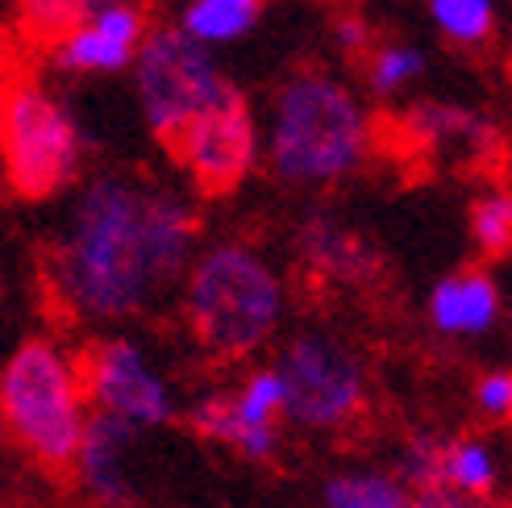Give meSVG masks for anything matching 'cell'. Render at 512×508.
<instances>
[{
    "instance_id": "obj_21",
    "label": "cell",
    "mask_w": 512,
    "mask_h": 508,
    "mask_svg": "<svg viewBox=\"0 0 512 508\" xmlns=\"http://www.w3.org/2000/svg\"><path fill=\"white\" fill-rule=\"evenodd\" d=\"M429 21L450 46H483L496 34V0H425Z\"/></svg>"
},
{
    "instance_id": "obj_6",
    "label": "cell",
    "mask_w": 512,
    "mask_h": 508,
    "mask_svg": "<svg viewBox=\"0 0 512 508\" xmlns=\"http://www.w3.org/2000/svg\"><path fill=\"white\" fill-rule=\"evenodd\" d=\"M284 388V421L313 434H342L371 404V379L363 359L334 334L304 329L288 338L271 363Z\"/></svg>"
},
{
    "instance_id": "obj_25",
    "label": "cell",
    "mask_w": 512,
    "mask_h": 508,
    "mask_svg": "<svg viewBox=\"0 0 512 508\" xmlns=\"http://www.w3.org/2000/svg\"><path fill=\"white\" fill-rule=\"evenodd\" d=\"M413 508H492V500H475L450 488H425V492H413Z\"/></svg>"
},
{
    "instance_id": "obj_11",
    "label": "cell",
    "mask_w": 512,
    "mask_h": 508,
    "mask_svg": "<svg viewBox=\"0 0 512 508\" xmlns=\"http://www.w3.org/2000/svg\"><path fill=\"white\" fill-rule=\"evenodd\" d=\"M404 138L421 146L429 159L483 163L500 155V130L488 113L454 105V100H417L400 117Z\"/></svg>"
},
{
    "instance_id": "obj_9",
    "label": "cell",
    "mask_w": 512,
    "mask_h": 508,
    "mask_svg": "<svg viewBox=\"0 0 512 508\" xmlns=\"http://www.w3.org/2000/svg\"><path fill=\"white\" fill-rule=\"evenodd\" d=\"M75 367H80L84 400L92 413L121 417L138 429H159L179 413V400L175 388L167 384V375L130 338L92 342L84 359H75Z\"/></svg>"
},
{
    "instance_id": "obj_12",
    "label": "cell",
    "mask_w": 512,
    "mask_h": 508,
    "mask_svg": "<svg viewBox=\"0 0 512 508\" xmlns=\"http://www.w3.org/2000/svg\"><path fill=\"white\" fill-rule=\"evenodd\" d=\"M296 254L313 275L342 288H363L379 275V250L350 221L329 209L304 213L296 225Z\"/></svg>"
},
{
    "instance_id": "obj_20",
    "label": "cell",
    "mask_w": 512,
    "mask_h": 508,
    "mask_svg": "<svg viewBox=\"0 0 512 508\" xmlns=\"http://www.w3.org/2000/svg\"><path fill=\"white\" fill-rule=\"evenodd\" d=\"M467 225H471V242L479 246V254L488 263H504L512 250V196L504 184H492L475 192L471 209H467Z\"/></svg>"
},
{
    "instance_id": "obj_24",
    "label": "cell",
    "mask_w": 512,
    "mask_h": 508,
    "mask_svg": "<svg viewBox=\"0 0 512 508\" xmlns=\"http://www.w3.org/2000/svg\"><path fill=\"white\" fill-rule=\"evenodd\" d=\"M334 42H338L342 55H350V59H363L367 50L375 46L371 25H367L363 17H358V13H346V17H338V21H334Z\"/></svg>"
},
{
    "instance_id": "obj_14",
    "label": "cell",
    "mask_w": 512,
    "mask_h": 508,
    "mask_svg": "<svg viewBox=\"0 0 512 508\" xmlns=\"http://www.w3.org/2000/svg\"><path fill=\"white\" fill-rule=\"evenodd\" d=\"M429 325L438 329L442 338H479L492 334L500 325L504 300H500V284L492 279L488 267H463L429 288Z\"/></svg>"
},
{
    "instance_id": "obj_2",
    "label": "cell",
    "mask_w": 512,
    "mask_h": 508,
    "mask_svg": "<svg viewBox=\"0 0 512 508\" xmlns=\"http://www.w3.org/2000/svg\"><path fill=\"white\" fill-rule=\"evenodd\" d=\"M188 338L213 363H242L271 346L288 317V279L259 246L213 242L192 254L179 279Z\"/></svg>"
},
{
    "instance_id": "obj_4",
    "label": "cell",
    "mask_w": 512,
    "mask_h": 508,
    "mask_svg": "<svg viewBox=\"0 0 512 508\" xmlns=\"http://www.w3.org/2000/svg\"><path fill=\"white\" fill-rule=\"evenodd\" d=\"M88 400L75 359L50 338H25L0 367V429L46 475H71Z\"/></svg>"
},
{
    "instance_id": "obj_18",
    "label": "cell",
    "mask_w": 512,
    "mask_h": 508,
    "mask_svg": "<svg viewBox=\"0 0 512 508\" xmlns=\"http://www.w3.org/2000/svg\"><path fill=\"white\" fill-rule=\"evenodd\" d=\"M325 508H413V488L388 471H338L321 488Z\"/></svg>"
},
{
    "instance_id": "obj_19",
    "label": "cell",
    "mask_w": 512,
    "mask_h": 508,
    "mask_svg": "<svg viewBox=\"0 0 512 508\" xmlns=\"http://www.w3.org/2000/svg\"><path fill=\"white\" fill-rule=\"evenodd\" d=\"M96 5H105V0H17V30L25 34L30 46L50 50L75 25H84Z\"/></svg>"
},
{
    "instance_id": "obj_23",
    "label": "cell",
    "mask_w": 512,
    "mask_h": 508,
    "mask_svg": "<svg viewBox=\"0 0 512 508\" xmlns=\"http://www.w3.org/2000/svg\"><path fill=\"white\" fill-rule=\"evenodd\" d=\"M475 409L496 425L512 417V375L508 371H488L475 379Z\"/></svg>"
},
{
    "instance_id": "obj_16",
    "label": "cell",
    "mask_w": 512,
    "mask_h": 508,
    "mask_svg": "<svg viewBox=\"0 0 512 508\" xmlns=\"http://www.w3.org/2000/svg\"><path fill=\"white\" fill-rule=\"evenodd\" d=\"M263 5L267 0H188L184 17H179V30L213 50V46L246 38L259 25Z\"/></svg>"
},
{
    "instance_id": "obj_15",
    "label": "cell",
    "mask_w": 512,
    "mask_h": 508,
    "mask_svg": "<svg viewBox=\"0 0 512 508\" xmlns=\"http://www.w3.org/2000/svg\"><path fill=\"white\" fill-rule=\"evenodd\" d=\"M500 484V454L483 438H438L433 446V484L475 500H492ZM425 492V488H421Z\"/></svg>"
},
{
    "instance_id": "obj_5",
    "label": "cell",
    "mask_w": 512,
    "mask_h": 508,
    "mask_svg": "<svg viewBox=\"0 0 512 508\" xmlns=\"http://www.w3.org/2000/svg\"><path fill=\"white\" fill-rule=\"evenodd\" d=\"M84 130L59 96L17 80L0 105V163L21 200H50L80 180Z\"/></svg>"
},
{
    "instance_id": "obj_26",
    "label": "cell",
    "mask_w": 512,
    "mask_h": 508,
    "mask_svg": "<svg viewBox=\"0 0 512 508\" xmlns=\"http://www.w3.org/2000/svg\"><path fill=\"white\" fill-rule=\"evenodd\" d=\"M13 84H17V75H13V63H9V50L0 46V105H5V96H9Z\"/></svg>"
},
{
    "instance_id": "obj_17",
    "label": "cell",
    "mask_w": 512,
    "mask_h": 508,
    "mask_svg": "<svg viewBox=\"0 0 512 508\" xmlns=\"http://www.w3.org/2000/svg\"><path fill=\"white\" fill-rule=\"evenodd\" d=\"M50 59L59 71H75V75H113L134 63V46H125L117 38H109L105 30H96L92 21L75 25V30L50 46Z\"/></svg>"
},
{
    "instance_id": "obj_7",
    "label": "cell",
    "mask_w": 512,
    "mask_h": 508,
    "mask_svg": "<svg viewBox=\"0 0 512 508\" xmlns=\"http://www.w3.org/2000/svg\"><path fill=\"white\" fill-rule=\"evenodd\" d=\"M134 96L142 105V121L167 155L175 150L188 121L221 92L225 75L209 46L188 38L179 25L146 30L134 50Z\"/></svg>"
},
{
    "instance_id": "obj_22",
    "label": "cell",
    "mask_w": 512,
    "mask_h": 508,
    "mask_svg": "<svg viewBox=\"0 0 512 508\" xmlns=\"http://www.w3.org/2000/svg\"><path fill=\"white\" fill-rule=\"evenodd\" d=\"M367 84L375 96H400L408 84H417L421 75L429 71V59L425 50L413 46V42H383V46H371L367 55Z\"/></svg>"
},
{
    "instance_id": "obj_13",
    "label": "cell",
    "mask_w": 512,
    "mask_h": 508,
    "mask_svg": "<svg viewBox=\"0 0 512 508\" xmlns=\"http://www.w3.org/2000/svg\"><path fill=\"white\" fill-rule=\"evenodd\" d=\"M229 450L246 463H271L284 442V388L275 367H254L238 388H229Z\"/></svg>"
},
{
    "instance_id": "obj_1",
    "label": "cell",
    "mask_w": 512,
    "mask_h": 508,
    "mask_svg": "<svg viewBox=\"0 0 512 508\" xmlns=\"http://www.w3.org/2000/svg\"><path fill=\"white\" fill-rule=\"evenodd\" d=\"M200 250V213L175 188L105 171L75 196L46 254L50 292L75 321L117 325L146 317L179 292Z\"/></svg>"
},
{
    "instance_id": "obj_3",
    "label": "cell",
    "mask_w": 512,
    "mask_h": 508,
    "mask_svg": "<svg viewBox=\"0 0 512 508\" xmlns=\"http://www.w3.org/2000/svg\"><path fill=\"white\" fill-rule=\"evenodd\" d=\"M371 117L334 71L300 67L271 96L267 163L288 188H334L367 163Z\"/></svg>"
},
{
    "instance_id": "obj_10",
    "label": "cell",
    "mask_w": 512,
    "mask_h": 508,
    "mask_svg": "<svg viewBox=\"0 0 512 508\" xmlns=\"http://www.w3.org/2000/svg\"><path fill=\"white\" fill-rule=\"evenodd\" d=\"M138 438H142L138 425L88 409L80 446H75V459H71V479L92 504L130 508L138 500L134 475H130V459L138 450Z\"/></svg>"
},
{
    "instance_id": "obj_8",
    "label": "cell",
    "mask_w": 512,
    "mask_h": 508,
    "mask_svg": "<svg viewBox=\"0 0 512 508\" xmlns=\"http://www.w3.org/2000/svg\"><path fill=\"white\" fill-rule=\"evenodd\" d=\"M259 121H254V109L238 84H221V92L204 105L188 130L179 134L171 159L188 171V180L196 184L200 196H229L238 192L254 163H259Z\"/></svg>"
}]
</instances>
